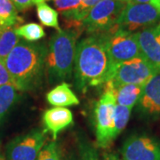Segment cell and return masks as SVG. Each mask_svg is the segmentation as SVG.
<instances>
[{
    "label": "cell",
    "instance_id": "cell-1",
    "mask_svg": "<svg viewBox=\"0 0 160 160\" xmlns=\"http://www.w3.org/2000/svg\"><path fill=\"white\" fill-rule=\"evenodd\" d=\"M75 80L80 91L104 85L110 76L107 33L92 34L78 42L75 54Z\"/></svg>",
    "mask_w": 160,
    "mask_h": 160
},
{
    "label": "cell",
    "instance_id": "cell-2",
    "mask_svg": "<svg viewBox=\"0 0 160 160\" xmlns=\"http://www.w3.org/2000/svg\"><path fill=\"white\" fill-rule=\"evenodd\" d=\"M46 50L41 46L20 41L5 59V64L18 91L33 89L39 84Z\"/></svg>",
    "mask_w": 160,
    "mask_h": 160
},
{
    "label": "cell",
    "instance_id": "cell-3",
    "mask_svg": "<svg viewBox=\"0 0 160 160\" xmlns=\"http://www.w3.org/2000/svg\"><path fill=\"white\" fill-rule=\"evenodd\" d=\"M79 34V31L74 29H61L52 36L46 63L52 81H62L70 78L74 67L77 39Z\"/></svg>",
    "mask_w": 160,
    "mask_h": 160
},
{
    "label": "cell",
    "instance_id": "cell-4",
    "mask_svg": "<svg viewBox=\"0 0 160 160\" xmlns=\"http://www.w3.org/2000/svg\"><path fill=\"white\" fill-rule=\"evenodd\" d=\"M126 6L121 0H101L82 21V29L88 34H105L117 28L120 13Z\"/></svg>",
    "mask_w": 160,
    "mask_h": 160
},
{
    "label": "cell",
    "instance_id": "cell-5",
    "mask_svg": "<svg viewBox=\"0 0 160 160\" xmlns=\"http://www.w3.org/2000/svg\"><path fill=\"white\" fill-rule=\"evenodd\" d=\"M160 73L142 56L121 63L116 69L104 86L117 87L122 85H136L144 86L155 75Z\"/></svg>",
    "mask_w": 160,
    "mask_h": 160
},
{
    "label": "cell",
    "instance_id": "cell-6",
    "mask_svg": "<svg viewBox=\"0 0 160 160\" xmlns=\"http://www.w3.org/2000/svg\"><path fill=\"white\" fill-rule=\"evenodd\" d=\"M107 46L110 62L109 78L114 69L121 63L142 56L136 32L117 28L107 33Z\"/></svg>",
    "mask_w": 160,
    "mask_h": 160
},
{
    "label": "cell",
    "instance_id": "cell-7",
    "mask_svg": "<svg viewBox=\"0 0 160 160\" xmlns=\"http://www.w3.org/2000/svg\"><path fill=\"white\" fill-rule=\"evenodd\" d=\"M113 93L104 91L94 108V128L96 142L100 148H108L115 140L114 112L116 106Z\"/></svg>",
    "mask_w": 160,
    "mask_h": 160
},
{
    "label": "cell",
    "instance_id": "cell-8",
    "mask_svg": "<svg viewBox=\"0 0 160 160\" xmlns=\"http://www.w3.org/2000/svg\"><path fill=\"white\" fill-rule=\"evenodd\" d=\"M160 22V12L151 4H126L117 22L119 29L142 30Z\"/></svg>",
    "mask_w": 160,
    "mask_h": 160
},
{
    "label": "cell",
    "instance_id": "cell-9",
    "mask_svg": "<svg viewBox=\"0 0 160 160\" xmlns=\"http://www.w3.org/2000/svg\"><path fill=\"white\" fill-rule=\"evenodd\" d=\"M46 142L44 130L34 129L12 139L6 146L7 160H36Z\"/></svg>",
    "mask_w": 160,
    "mask_h": 160
},
{
    "label": "cell",
    "instance_id": "cell-10",
    "mask_svg": "<svg viewBox=\"0 0 160 160\" xmlns=\"http://www.w3.org/2000/svg\"><path fill=\"white\" fill-rule=\"evenodd\" d=\"M122 160H160V142L148 135L127 138L120 149Z\"/></svg>",
    "mask_w": 160,
    "mask_h": 160
},
{
    "label": "cell",
    "instance_id": "cell-11",
    "mask_svg": "<svg viewBox=\"0 0 160 160\" xmlns=\"http://www.w3.org/2000/svg\"><path fill=\"white\" fill-rule=\"evenodd\" d=\"M141 53L160 71V22L136 32Z\"/></svg>",
    "mask_w": 160,
    "mask_h": 160
},
{
    "label": "cell",
    "instance_id": "cell-12",
    "mask_svg": "<svg viewBox=\"0 0 160 160\" xmlns=\"http://www.w3.org/2000/svg\"><path fill=\"white\" fill-rule=\"evenodd\" d=\"M139 109L145 116L160 117V73L155 75L143 86Z\"/></svg>",
    "mask_w": 160,
    "mask_h": 160
},
{
    "label": "cell",
    "instance_id": "cell-13",
    "mask_svg": "<svg viewBox=\"0 0 160 160\" xmlns=\"http://www.w3.org/2000/svg\"><path fill=\"white\" fill-rule=\"evenodd\" d=\"M42 120L45 132L51 133L52 141H56L58 134L73 124V114L65 107H54L46 109Z\"/></svg>",
    "mask_w": 160,
    "mask_h": 160
},
{
    "label": "cell",
    "instance_id": "cell-14",
    "mask_svg": "<svg viewBox=\"0 0 160 160\" xmlns=\"http://www.w3.org/2000/svg\"><path fill=\"white\" fill-rule=\"evenodd\" d=\"M143 86L136 85H122L117 87H108L104 86V91H109L113 93L116 103L132 109L139 102Z\"/></svg>",
    "mask_w": 160,
    "mask_h": 160
},
{
    "label": "cell",
    "instance_id": "cell-15",
    "mask_svg": "<svg viewBox=\"0 0 160 160\" xmlns=\"http://www.w3.org/2000/svg\"><path fill=\"white\" fill-rule=\"evenodd\" d=\"M46 101L52 106L69 107L79 104V100L71 90L69 85L62 82L47 92Z\"/></svg>",
    "mask_w": 160,
    "mask_h": 160
},
{
    "label": "cell",
    "instance_id": "cell-16",
    "mask_svg": "<svg viewBox=\"0 0 160 160\" xmlns=\"http://www.w3.org/2000/svg\"><path fill=\"white\" fill-rule=\"evenodd\" d=\"M22 22L11 0H0V27L15 28Z\"/></svg>",
    "mask_w": 160,
    "mask_h": 160
},
{
    "label": "cell",
    "instance_id": "cell-17",
    "mask_svg": "<svg viewBox=\"0 0 160 160\" xmlns=\"http://www.w3.org/2000/svg\"><path fill=\"white\" fill-rule=\"evenodd\" d=\"M19 42L20 38L15 34L14 28L0 27V59L5 61Z\"/></svg>",
    "mask_w": 160,
    "mask_h": 160
},
{
    "label": "cell",
    "instance_id": "cell-18",
    "mask_svg": "<svg viewBox=\"0 0 160 160\" xmlns=\"http://www.w3.org/2000/svg\"><path fill=\"white\" fill-rule=\"evenodd\" d=\"M17 88L12 85L0 86V123L18 99Z\"/></svg>",
    "mask_w": 160,
    "mask_h": 160
},
{
    "label": "cell",
    "instance_id": "cell-19",
    "mask_svg": "<svg viewBox=\"0 0 160 160\" xmlns=\"http://www.w3.org/2000/svg\"><path fill=\"white\" fill-rule=\"evenodd\" d=\"M37 15L38 18L44 26L54 28L60 30L58 12L55 9L47 5L46 2H42L37 5Z\"/></svg>",
    "mask_w": 160,
    "mask_h": 160
},
{
    "label": "cell",
    "instance_id": "cell-20",
    "mask_svg": "<svg viewBox=\"0 0 160 160\" xmlns=\"http://www.w3.org/2000/svg\"><path fill=\"white\" fill-rule=\"evenodd\" d=\"M14 32L19 38H22L28 42H36L46 37V32L43 27L35 22L15 27Z\"/></svg>",
    "mask_w": 160,
    "mask_h": 160
},
{
    "label": "cell",
    "instance_id": "cell-21",
    "mask_svg": "<svg viewBox=\"0 0 160 160\" xmlns=\"http://www.w3.org/2000/svg\"><path fill=\"white\" fill-rule=\"evenodd\" d=\"M132 109L116 104L114 112V138L118 137L129 122Z\"/></svg>",
    "mask_w": 160,
    "mask_h": 160
},
{
    "label": "cell",
    "instance_id": "cell-22",
    "mask_svg": "<svg viewBox=\"0 0 160 160\" xmlns=\"http://www.w3.org/2000/svg\"><path fill=\"white\" fill-rule=\"evenodd\" d=\"M36 160H63L62 151L56 141L47 143Z\"/></svg>",
    "mask_w": 160,
    "mask_h": 160
},
{
    "label": "cell",
    "instance_id": "cell-23",
    "mask_svg": "<svg viewBox=\"0 0 160 160\" xmlns=\"http://www.w3.org/2000/svg\"><path fill=\"white\" fill-rule=\"evenodd\" d=\"M78 150H79L80 160H100L96 148L83 139L78 141Z\"/></svg>",
    "mask_w": 160,
    "mask_h": 160
},
{
    "label": "cell",
    "instance_id": "cell-24",
    "mask_svg": "<svg viewBox=\"0 0 160 160\" xmlns=\"http://www.w3.org/2000/svg\"><path fill=\"white\" fill-rule=\"evenodd\" d=\"M11 1L18 11L22 12L30 8L31 6L35 5L37 6L38 4L46 2L47 0H11Z\"/></svg>",
    "mask_w": 160,
    "mask_h": 160
},
{
    "label": "cell",
    "instance_id": "cell-25",
    "mask_svg": "<svg viewBox=\"0 0 160 160\" xmlns=\"http://www.w3.org/2000/svg\"><path fill=\"white\" fill-rule=\"evenodd\" d=\"M5 85L14 86L11 75L6 69L5 61L0 59V86H5Z\"/></svg>",
    "mask_w": 160,
    "mask_h": 160
},
{
    "label": "cell",
    "instance_id": "cell-26",
    "mask_svg": "<svg viewBox=\"0 0 160 160\" xmlns=\"http://www.w3.org/2000/svg\"><path fill=\"white\" fill-rule=\"evenodd\" d=\"M101 0H81V6H80V13L83 20L85 19L87 13L90 12L92 8L98 4Z\"/></svg>",
    "mask_w": 160,
    "mask_h": 160
},
{
    "label": "cell",
    "instance_id": "cell-27",
    "mask_svg": "<svg viewBox=\"0 0 160 160\" xmlns=\"http://www.w3.org/2000/svg\"><path fill=\"white\" fill-rule=\"evenodd\" d=\"M103 160H122L118 154L114 152H105L102 156Z\"/></svg>",
    "mask_w": 160,
    "mask_h": 160
},
{
    "label": "cell",
    "instance_id": "cell-28",
    "mask_svg": "<svg viewBox=\"0 0 160 160\" xmlns=\"http://www.w3.org/2000/svg\"><path fill=\"white\" fill-rule=\"evenodd\" d=\"M153 0H129L127 4H151Z\"/></svg>",
    "mask_w": 160,
    "mask_h": 160
},
{
    "label": "cell",
    "instance_id": "cell-29",
    "mask_svg": "<svg viewBox=\"0 0 160 160\" xmlns=\"http://www.w3.org/2000/svg\"><path fill=\"white\" fill-rule=\"evenodd\" d=\"M151 5H153L160 12V0H153L152 3H151Z\"/></svg>",
    "mask_w": 160,
    "mask_h": 160
},
{
    "label": "cell",
    "instance_id": "cell-30",
    "mask_svg": "<svg viewBox=\"0 0 160 160\" xmlns=\"http://www.w3.org/2000/svg\"><path fill=\"white\" fill-rule=\"evenodd\" d=\"M67 160H78V158H77V157L76 156H74V155H72V156H70L69 158V159Z\"/></svg>",
    "mask_w": 160,
    "mask_h": 160
},
{
    "label": "cell",
    "instance_id": "cell-31",
    "mask_svg": "<svg viewBox=\"0 0 160 160\" xmlns=\"http://www.w3.org/2000/svg\"><path fill=\"white\" fill-rule=\"evenodd\" d=\"M0 160H7L6 157H4V155L2 154L1 150H0Z\"/></svg>",
    "mask_w": 160,
    "mask_h": 160
},
{
    "label": "cell",
    "instance_id": "cell-32",
    "mask_svg": "<svg viewBox=\"0 0 160 160\" xmlns=\"http://www.w3.org/2000/svg\"><path fill=\"white\" fill-rule=\"evenodd\" d=\"M121 1H123V2H125V3H126V4H127V3L129 2V0H121Z\"/></svg>",
    "mask_w": 160,
    "mask_h": 160
}]
</instances>
